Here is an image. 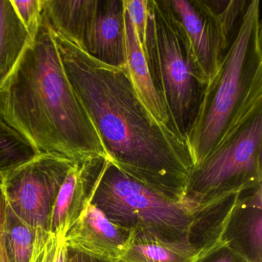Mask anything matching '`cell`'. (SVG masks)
Returning <instances> with one entry per match:
<instances>
[{"instance_id": "obj_1", "label": "cell", "mask_w": 262, "mask_h": 262, "mask_svg": "<svg viewBox=\"0 0 262 262\" xmlns=\"http://www.w3.org/2000/svg\"><path fill=\"white\" fill-rule=\"evenodd\" d=\"M53 33L69 81L108 160L141 183L183 202L194 168L186 142L153 119L133 86L126 65L103 63Z\"/></svg>"}, {"instance_id": "obj_2", "label": "cell", "mask_w": 262, "mask_h": 262, "mask_svg": "<svg viewBox=\"0 0 262 262\" xmlns=\"http://www.w3.org/2000/svg\"><path fill=\"white\" fill-rule=\"evenodd\" d=\"M0 119L40 154L58 155L74 162L108 158L69 81L42 13L36 36L0 86Z\"/></svg>"}, {"instance_id": "obj_3", "label": "cell", "mask_w": 262, "mask_h": 262, "mask_svg": "<svg viewBox=\"0 0 262 262\" xmlns=\"http://www.w3.org/2000/svg\"><path fill=\"white\" fill-rule=\"evenodd\" d=\"M242 194L206 207L170 199L119 170L110 160L91 203L111 222L131 230H145L199 254L220 241L225 222Z\"/></svg>"}, {"instance_id": "obj_4", "label": "cell", "mask_w": 262, "mask_h": 262, "mask_svg": "<svg viewBox=\"0 0 262 262\" xmlns=\"http://www.w3.org/2000/svg\"><path fill=\"white\" fill-rule=\"evenodd\" d=\"M260 0H251L215 76L205 86L185 138L194 167L262 105Z\"/></svg>"}, {"instance_id": "obj_5", "label": "cell", "mask_w": 262, "mask_h": 262, "mask_svg": "<svg viewBox=\"0 0 262 262\" xmlns=\"http://www.w3.org/2000/svg\"><path fill=\"white\" fill-rule=\"evenodd\" d=\"M145 55L171 124L185 141L207 84L168 0H148Z\"/></svg>"}, {"instance_id": "obj_6", "label": "cell", "mask_w": 262, "mask_h": 262, "mask_svg": "<svg viewBox=\"0 0 262 262\" xmlns=\"http://www.w3.org/2000/svg\"><path fill=\"white\" fill-rule=\"evenodd\" d=\"M262 105L254 108L188 176L183 202L208 206L262 186Z\"/></svg>"}, {"instance_id": "obj_7", "label": "cell", "mask_w": 262, "mask_h": 262, "mask_svg": "<svg viewBox=\"0 0 262 262\" xmlns=\"http://www.w3.org/2000/svg\"><path fill=\"white\" fill-rule=\"evenodd\" d=\"M75 163L63 156L41 153L0 173L7 205L35 231H50L55 202Z\"/></svg>"}, {"instance_id": "obj_8", "label": "cell", "mask_w": 262, "mask_h": 262, "mask_svg": "<svg viewBox=\"0 0 262 262\" xmlns=\"http://www.w3.org/2000/svg\"><path fill=\"white\" fill-rule=\"evenodd\" d=\"M168 1L182 24L199 70L208 85L215 76L234 36L225 30L211 1Z\"/></svg>"}, {"instance_id": "obj_9", "label": "cell", "mask_w": 262, "mask_h": 262, "mask_svg": "<svg viewBox=\"0 0 262 262\" xmlns=\"http://www.w3.org/2000/svg\"><path fill=\"white\" fill-rule=\"evenodd\" d=\"M108 161L105 156H97L76 162L55 202L50 219V233L65 237L91 204Z\"/></svg>"}, {"instance_id": "obj_10", "label": "cell", "mask_w": 262, "mask_h": 262, "mask_svg": "<svg viewBox=\"0 0 262 262\" xmlns=\"http://www.w3.org/2000/svg\"><path fill=\"white\" fill-rule=\"evenodd\" d=\"M133 230L111 222L93 203L63 237L68 249L116 262L125 252Z\"/></svg>"}, {"instance_id": "obj_11", "label": "cell", "mask_w": 262, "mask_h": 262, "mask_svg": "<svg viewBox=\"0 0 262 262\" xmlns=\"http://www.w3.org/2000/svg\"><path fill=\"white\" fill-rule=\"evenodd\" d=\"M220 241L248 262H262V186L239 197L224 225Z\"/></svg>"}, {"instance_id": "obj_12", "label": "cell", "mask_w": 262, "mask_h": 262, "mask_svg": "<svg viewBox=\"0 0 262 262\" xmlns=\"http://www.w3.org/2000/svg\"><path fill=\"white\" fill-rule=\"evenodd\" d=\"M85 53L112 67L126 65L123 0H98Z\"/></svg>"}, {"instance_id": "obj_13", "label": "cell", "mask_w": 262, "mask_h": 262, "mask_svg": "<svg viewBox=\"0 0 262 262\" xmlns=\"http://www.w3.org/2000/svg\"><path fill=\"white\" fill-rule=\"evenodd\" d=\"M98 0H42V16L53 33L85 51Z\"/></svg>"}, {"instance_id": "obj_14", "label": "cell", "mask_w": 262, "mask_h": 262, "mask_svg": "<svg viewBox=\"0 0 262 262\" xmlns=\"http://www.w3.org/2000/svg\"><path fill=\"white\" fill-rule=\"evenodd\" d=\"M125 30L127 70L139 99L159 125L178 134L171 124L165 103L153 82L145 53L125 10Z\"/></svg>"}, {"instance_id": "obj_15", "label": "cell", "mask_w": 262, "mask_h": 262, "mask_svg": "<svg viewBox=\"0 0 262 262\" xmlns=\"http://www.w3.org/2000/svg\"><path fill=\"white\" fill-rule=\"evenodd\" d=\"M199 255L185 245L170 243L145 230H133L131 240L116 262H193Z\"/></svg>"}, {"instance_id": "obj_16", "label": "cell", "mask_w": 262, "mask_h": 262, "mask_svg": "<svg viewBox=\"0 0 262 262\" xmlns=\"http://www.w3.org/2000/svg\"><path fill=\"white\" fill-rule=\"evenodd\" d=\"M31 42L11 0H0V86L13 73Z\"/></svg>"}, {"instance_id": "obj_17", "label": "cell", "mask_w": 262, "mask_h": 262, "mask_svg": "<svg viewBox=\"0 0 262 262\" xmlns=\"http://www.w3.org/2000/svg\"><path fill=\"white\" fill-rule=\"evenodd\" d=\"M35 236L36 231L19 217L7 204L5 243L9 261L30 262Z\"/></svg>"}, {"instance_id": "obj_18", "label": "cell", "mask_w": 262, "mask_h": 262, "mask_svg": "<svg viewBox=\"0 0 262 262\" xmlns=\"http://www.w3.org/2000/svg\"><path fill=\"white\" fill-rule=\"evenodd\" d=\"M39 154L20 134L0 119V173L16 168Z\"/></svg>"}, {"instance_id": "obj_19", "label": "cell", "mask_w": 262, "mask_h": 262, "mask_svg": "<svg viewBox=\"0 0 262 262\" xmlns=\"http://www.w3.org/2000/svg\"><path fill=\"white\" fill-rule=\"evenodd\" d=\"M67 257L63 237L43 230L36 231L30 262H67Z\"/></svg>"}, {"instance_id": "obj_20", "label": "cell", "mask_w": 262, "mask_h": 262, "mask_svg": "<svg viewBox=\"0 0 262 262\" xmlns=\"http://www.w3.org/2000/svg\"><path fill=\"white\" fill-rule=\"evenodd\" d=\"M11 3L33 40L42 19V0H11Z\"/></svg>"}, {"instance_id": "obj_21", "label": "cell", "mask_w": 262, "mask_h": 262, "mask_svg": "<svg viewBox=\"0 0 262 262\" xmlns=\"http://www.w3.org/2000/svg\"><path fill=\"white\" fill-rule=\"evenodd\" d=\"M123 4L134 27L138 40L145 53L148 23V0H123Z\"/></svg>"}, {"instance_id": "obj_22", "label": "cell", "mask_w": 262, "mask_h": 262, "mask_svg": "<svg viewBox=\"0 0 262 262\" xmlns=\"http://www.w3.org/2000/svg\"><path fill=\"white\" fill-rule=\"evenodd\" d=\"M193 262H248L226 243L219 241L199 254Z\"/></svg>"}, {"instance_id": "obj_23", "label": "cell", "mask_w": 262, "mask_h": 262, "mask_svg": "<svg viewBox=\"0 0 262 262\" xmlns=\"http://www.w3.org/2000/svg\"><path fill=\"white\" fill-rule=\"evenodd\" d=\"M67 262H111L67 248Z\"/></svg>"}]
</instances>
